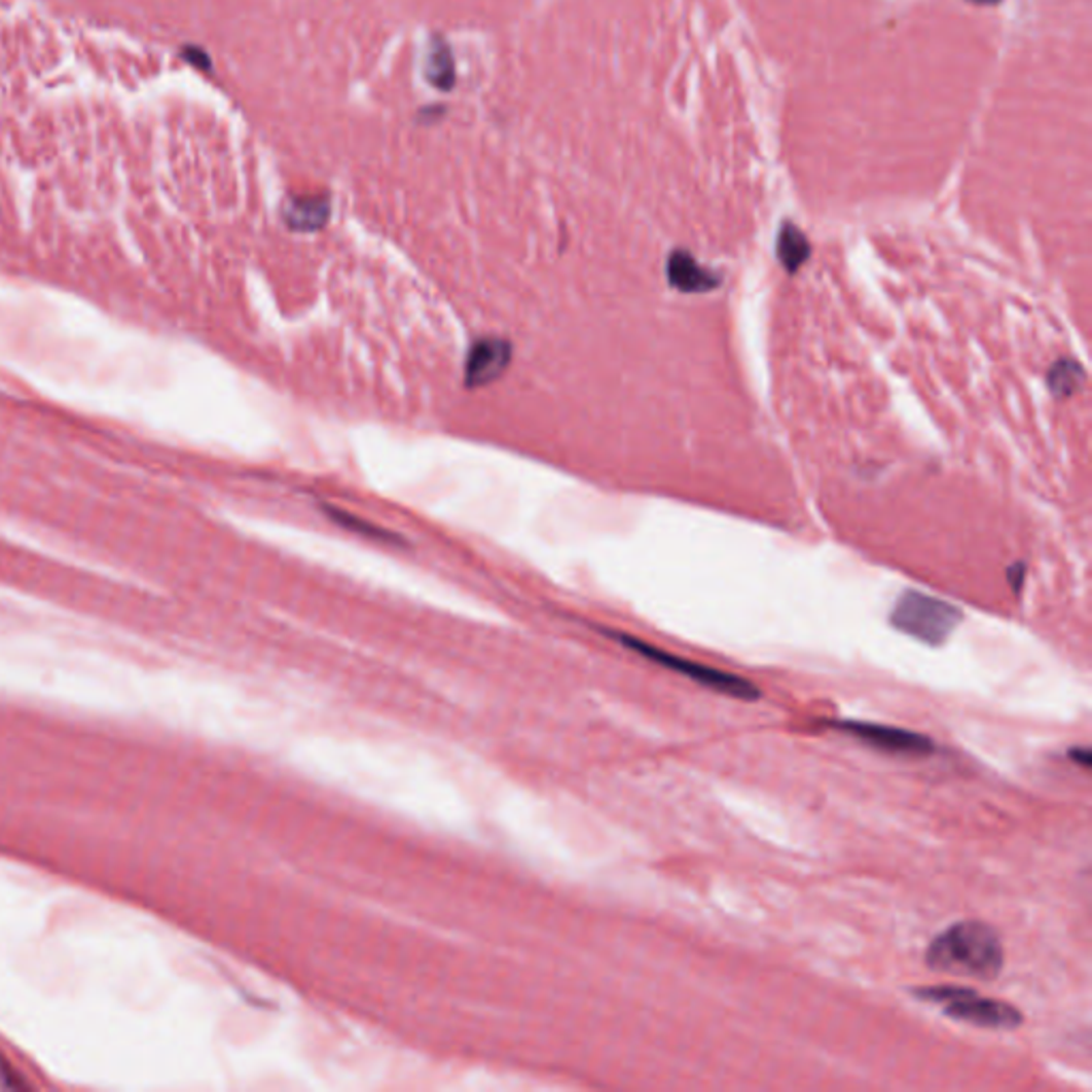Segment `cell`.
Instances as JSON below:
<instances>
[{
	"label": "cell",
	"mask_w": 1092,
	"mask_h": 1092,
	"mask_svg": "<svg viewBox=\"0 0 1092 1092\" xmlns=\"http://www.w3.org/2000/svg\"><path fill=\"white\" fill-rule=\"evenodd\" d=\"M926 964L958 977L994 980L1005 964V950L992 926L980 919H964L947 926L931 941Z\"/></svg>",
	"instance_id": "1"
},
{
	"label": "cell",
	"mask_w": 1092,
	"mask_h": 1092,
	"mask_svg": "<svg viewBox=\"0 0 1092 1092\" xmlns=\"http://www.w3.org/2000/svg\"><path fill=\"white\" fill-rule=\"evenodd\" d=\"M913 994L922 1000L941 1005V1010L947 1018L973 1024L977 1028L1014 1030L1024 1022V1016L1012 1003L982 996L971 988L926 986L913 988Z\"/></svg>",
	"instance_id": "2"
},
{
	"label": "cell",
	"mask_w": 1092,
	"mask_h": 1092,
	"mask_svg": "<svg viewBox=\"0 0 1092 1092\" xmlns=\"http://www.w3.org/2000/svg\"><path fill=\"white\" fill-rule=\"evenodd\" d=\"M889 621L903 634L931 647H939L950 639L962 621V611L950 602L909 589L899 597Z\"/></svg>",
	"instance_id": "3"
},
{
	"label": "cell",
	"mask_w": 1092,
	"mask_h": 1092,
	"mask_svg": "<svg viewBox=\"0 0 1092 1092\" xmlns=\"http://www.w3.org/2000/svg\"><path fill=\"white\" fill-rule=\"evenodd\" d=\"M617 639L629 647L634 649L636 653L645 655L647 659H653V662L662 664L664 668L668 670H675L687 679L696 681L698 685L706 687V689H713V692L717 694H724V696H730V698H738L742 702H756L760 700L762 692L756 687V683L747 681L738 675H732V672H726V670H717V668H711V666H704V664H698V662H692V659H685V657H679V655H672L668 651H662L657 649L653 645H647L639 639H631V636H625V634H617Z\"/></svg>",
	"instance_id": "4"
},
{
	"label": "cell",
	"mask_w": 1092,
	"mask_h": 1092,
	"mask_svg": "<svg viewBox=\"0 0 1092 1092\" xmlns=\"http://www.w3.org/2000/svg\"><path fill=\"white\" fill-rule=\"evenodd\" d=\"M828 726L862 740L881 754L903 758H924L935 754V742L913 730L869 722H830Z\"/></svg>",
	"instance_id": "5"
},
{
	"label": "cell",
	"mask_w": 1092,
	"mask_h": 1092,
	"mask_svg": "<svg viewBox=\"0 0 1092 1092\" xmlns=\"http://www.w3.org/2000/svg\"><path fill=\"white\" fill-rule=\"evenodd\" d=\"M512 359V347L502 337H482L474 341V347L466 359V385L484 387L498 380Z\"/></svg>",
	"instance_id": "6"
},
{
	"label": "cell",
	"mask_w": 1092,
	"mask_h": 1092,
	"mask_svg": "<svg viewBox=\"0 0 1092 1092\" xmlns=\"http://www.w3.org/2000/svg\"><path fill=\"white\" fill-rule=\"evenodd\" d=\"M666 278L672 289H677L679 293H687V295L708 293L722 284L720 274H715L713 269L700 265L687 250L670 252L668 261H666Z\"/></svg>",
	"instance_id": "7"
},
{
	"label": "cell",
	"mask_w": 1092,
	"mask_h": 1092,
	"mask_svg": "<svg viewBox=\"0 0 1092 1092\" xmlns=\"http://www.w3.org/2000/svg\"><path fill=\"white\" fill-rule=\"evenodd\" d=\"M331 206L327 196H295L284 208V220L293 231L312 233L323 228L329 220Z\"/></svg>",
	"instance_id": "8"
},
{
	"label": "cell",
	"mask_w": 1092,
	"mask_h": 1092,
	"mask_svg": "<svg viewBox=\"0 0 1092 1092\" xmlns=\"http://www.w3.org/2000/svg\"><path fill=\"white\" fill-rule=\"evenodd\" d=\"M425 79L442 93H448L454 88V81H457L454 59H452L448 43L440 35L431 37L427 59H425Z\"/></svg>",
	"instance_id": "9"
},
{
	"label": "cell",
	"mask_w": 1092,
	"mask_h": 1092,
	"mask_svg": "<svg viewBox=\"0 0 1092 1092\" xmlns=\"http://www.w3.org/2000/svg\"><path fill=\"white\" fill-rule=\"evenodd\" d=\"M811 256V244L794 222H784L777 235V258L788 274H796Z\"/></svg>",
	"instance_id": "10"
},
{
	"label": "cell",
	"mask_w": 1092,
	"mask_h": 1092,
	"mask_svg": "<svg viewBox=\"0 0 1092 1092\" xmlns=\"http://www.w3.org/2000/svg\"><path fill=\"white\" fill-rule=\"evenodd\" d=\"M1086 380V373L1082 365L1073 359H1060L1056 361L1048 371V389L1054 397L1067 399L1076 395Z\"/></svg>",
	"instance_id": "11"
},
{
	"label": "cell",
	"mask_w": 1092,
	"mask_h": 1092,
	"mask_svg": "<svg viewBox=\"0 0 1092 1092\" xmlns=\"http://www.w3.org/2000/svg\"><path fill=\"white\" fill-rule=\"evenodd\" d=\"M331 519L343 527H349L353 532H359V534H367L369 538H378V540H391L389 532L387 530H380V527H373V525H367L365 521L357 519V516L343 512V510H337V508H329L327 510Z\"/></svg>",
	"instance_id": "12"
},
{
	"label": "cell",
	"mask_w": 1092,
	"mask_h": 1092,
	"mask_svg": "<svg viewBox=\"0 0 1092 1092\" xmlns=\"http://www.w3.org/2000/svg\"><path fill=\"white\" fill-rule=\"evenodd\" d=\"M1024 577H1026V566H1024V563H1016V566H1012V568L1008 570V581L1012 583V587H1014L1016 593L1022 589V581H1024Z\"/></svg>",
	"instance_id": "13"
},
{
	"label": "cell",
	"mask_w": 1092,
	"mask_h": 1092,
	"mask_svg": "<svg viewBox=\"0 0 1092 1092\" xmlns=\"http://www.w3.org/2000/svg\"><path fill=\"white\" fill-rule=\"evenodd\" d=\"M1067 756H1069V760L1078 762V764H1080L1082 768H1086V770H1088L1090 764H1092V754H1090L1088 747H1073V750H1069Z\"/></svg>",
	"instance_id": "14"
},
{
	"label": "cell",
	"mask_w": 1092,
	"mask_h": 1092,
	"mask_svg": "<svg viewBox=\"0 0 1092 1092\" xmlns=\"http://www.w3.org/2000/svg\"><path fill=\"white\" fill-rule=\"evenodd\" d=\"M971 3H975V5H996V3H1000V0H971Z\"/></svg>",
	"instance_id": "15"
}]
</instances>
